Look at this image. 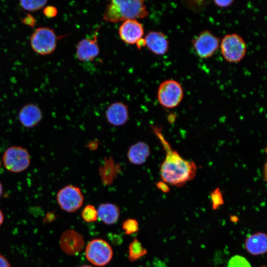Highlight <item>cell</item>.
<instances>
[{"label": "cell", "instance_id": "cell-15", "mask_svg": "<svg viewBox=\"0 0 267 267\" xmlns=\"http://www.w3.org/2000/svg\"><path fill=\"white\" fill-rule=\"evenodd\" d=\"M43 118L42 111L36 104L29 103L24 105L18 113L21 124L26 128H32L38 125Z\"/></svg>", "mask_w": 267, "mask_h": 267}, {"label": "cell", "instance_id": "cell-22", "mask_svg": "<svg viewBox=\"0 0 267 267\" xmlns=\"http://www.w3.org/2000/svg\"><path fill=\"white\" fill-rule=\"evenodd\" d=\"M122 228L126 234L130 235L138 230V223L134 219H128L123 222Z\"/></svg>", "mask_w": 267, "mask_h": 267}, {"label": "cell", "instance_id": "cell-17", "mask_svg": "<svg viewBox=\"0 0 267 267\" xmlns=\"http://www.w3.org/2000/svg\"><path fill=\"white\" fill-rule=\"evenodd\" d=\"M246 250L253 255L265 254L267 250V236L266 233L257 232L248 237L245 241Z\"/></svg>", "mask_w": 267, "mask_h": 267}, {"label": "cell", "instance_id": "cell-25", "mask_svg": "<svg viewBox=\"0 0 267 267\" xmlns=\"http://www.w3.org/2000/svg\"><path fill=\"white\" fill-rule=\"evenodd\" d=\"M43 13L46 17L52 18L57 15L58 10L57 7L53 5H47L43 8Z\"/></svg>", "mask_w": 267, "mask_h": 267}, {"label": "cell", "instance_id": "cell-33", "mask_svg": "<svg viewBox=\"0 0 267 267\" xmlns=\"http://www.w3.org/2000/svg\"><path fill=\"white\" fill-rule=\"evenodd\" d=\"M80 267H91L90 266H89V265H83V266H81Z\"/></svg>", "mask_w": 267, "mask_h": 267}, {"label": "cell", "instance_id": "cell-30", "mask_svg": "<svg viewBox=\"0 0 267 267\" xmlns=\"http://www.w3.org/2000/svg\"><path fill=\"white\" fill-rule=\"evenodd\" d=\"M136 45V47L138 49H141L142 47H144L145 46V41L144 39H143L142 38L140 39H139L135 44Z\"/></svg>", "mask_w": 267, "mask_h": 267}, {"label": "cell", "instance_id": "cell-6", "mask_svg": "<svg viewBox=\"0 0 267 267\" xmlns=\"http://www.w3.org/2000/svg\"><path fill=\"white\" fill-rule=\"evenodd\" d=\"M85 254L87 260L92 264L102 267L111 261L113 252L107 241L102 239H94L87 245Z\"/></svg>", "mask_w": 267, "mask_h": 267}, {"label": "cell", "instance_id": "cell-10", "mask_svg": "<svg viewBox=\"0 0 267 267\" xmlns=\"http://www.w3.org/2000/svg\"><path fill=\"white\" fill-rule=\"evenodd\" d=\"M99 27L95 31L93 37L82 39L77 44L76 56L81 61H90L96 58L99 53L97 43L98 33Z\"/></svg>", "mask_w": 267, "mask_h": 267}, {"label": "cell", "instance_id": "cell-12", "mask_svg": "<svg viewBox=\"0 0 267 267\" xmlns=\"http://www.w3.org/2000/svg\"><path fill=\"white\" fill-rule=\"evenodd\" d=\"M144 34V29L141 23L136 19L124 21L119 28L121 39L126 44H134Z\"/></svg>", "mask_w": 267, "mask_h": 267}, {"label": "cell", "instance_id": "cell-9", "mask_svg": "<svg viewBox=\"0 0 267 267\" xmlns=\"http://www.w3.org/2000/svg\"><path fill=\"white\" fill-rule=\"evenodd\" d=\"M219 38L210 31H202L192 41V46L197 54L201 58L212 56L218 50L220 44Z\"/></svg>", "mask_w": 267, "mask_h": 267}, {"label": "cell", "instance_id": "cell-14", "mask_svg": "<svg viewBox=\"0 0 267 267\" xmlns=\"http://www.w3.org/2000/svg\"><path fill=\"white\" fill-rule=\"evenodd\" d=\"M145 46L152 53L162 55L169 50V43L166 36L160 31H149L144 38Z\"/></svg>", "mask_w": 267, "mask_h": 267}, {"label": "cell", "instance_id": "cell-35", "mask_svg": "<svg viewBox=\"0 0 267 267\" xmlns=\"http://www.w3.org/2000/svg\"></svg>", "mask_w": 267, "mask_h": 267}, {"label": "cell", "instance_id": "cell-8", "mask_svg": "<svg viewBox=\"0 0 267 267\" xmlns=\"http://www.w3.org/2000/svg\"><path fill=\"white\" fill-rule=\"evenodd\" d=\"M56 199L61 209L69 213H73L82 206L84 197L79 187L69 184L58 191Z\"/></svg>", "mask_w": 267, "mask_h": 267}, {"label": "cell", "instance_id": "cell-19", "mask_svg": "<svg viewBox=\"0 0 267 267\" xmlns=\"http://www.w3.org/2000/svg\"><path fill=\"white\" fill-rule=\"evenodd\" d=\"M147 253L146 249L143 247L141 243L135 237L129 246V260L131 262H134L146 255Z\"/></svg>", "mask_w": 267, "mask_h": 267}, {"label": "cell", "instance_id": "cell-26", "mask_svg": "<svg viewBox=\"0 0 267 267\" xmlns=\"http://www.w3.org/2000/svg\"><path fill=\"white\" fill-rule=\"evenodd\" d=\"M21 20L23 24L31 27H34L36 24V19L30 13H26V15Z\"/></svg>", "mask_w": 267, "mask_h": 267}, {"label": "cell", "instance_id": "cell-3", "mask_svg": "<svg viewBox=\"0 0 267 267\" xmlns=\"http://www.w3.org/2000/svg\"><path fill=\"white\" fill-rule=\"evenodd\" d=\"M58 37L52 28L39 27L31 34L30 42L33 50L41 55L51 54L55 50Z\"/></svg>", "mask_w": 267, "mask_h": 267}, {"label": "cell", "instance_id": "cell-31", "mask_svg": "<svg viewBox=\"0 0 267 267\" xmlns=\"http://www.w3.org/2000/svg\"><path fill=\"white\" fill-rule=\"evenodd\" d=\"M4 220V216L1 210L0 209V226Z\"/></svg>", "mask_w": 267, "mask_h": 267}, {"label": "cell", "instance_id": "cell-11", "mask_svg": "<svg viewBox=\"0 0 267 267\" xmlns=\"http://www.w3.org/2000/svg\"><path fill=\"white\" fill-rule=\"evenodd\" d=\"M61 250L69 255H76L84 248L85 240L83 236L73 229L64 232L60 239Z\"/></svg>", "mask_w": 267, "mask_h": 267}, {"label": "cell", "instance_id": "cell-13", "mask_svg": "<svg viewBox=\"0 0 267 267\" xmlns=\"http://www.w3.org/2000/svg\"><path fill=\"white\" fill-rule=\"evenodd\" d=\"M128 106L122 102L111 103L105 111V118L109 124L119 127L125 125L129 119Z\"/></svg>", "mask_w": 267, "mask_h": 267}, {"label": "cell", "instance_id": "cell-21", "mask_svg": "<svg viewBox=\"0 0 267 267\" xmlns=\"http://www.w3.org/2000/svg\"><path fill=\"white\" fill-rule=\"evenodd\" d=\"M82 217L86 222H92L97 219V212L95 208L91 205H88L82 211Z\"/></svg>", "mask_w": 267, "mask_h": 267}, {"label": "cell", "instance_id": "cell-23", "mask_svg": "<svg viewBox=\"0 0 267 267\" xmlns=\"http://www.w3.org/2000/svg\"><path fill=\"white\" fill-rule=\"evenodd\" d=\"M228 267H251L245 258L240 256H235L231 258Z\"/></svg>", "mask_w": 267, "mask_h": 267}, {"label": "cell", "instance_id": "cell-24", "mask_svg": "<svg viewBox=\"0 0 267 267\" xmlns=\"http://www.w3.org/2000/svg\"><path fill=\"white\" fill-rule=\"evenodd\" d=\"M212 202V208L214 210L218 209L223 204L222 194L219 189H216L211 194Z\"/></svg>", "mask_w": 267, "mask_h": 267}, {"label": "cell", "instance_id": "cell-16", "mask_svg": "<svg viewBox=\"0 0 267 267\" xmlns=\"http://www.w3.org/2000/svg\"><path fill=\"white\" fill-rule=\"evenodd\" d=\"M150 155V147L148 144L143 141H138L131 145L127 154L130 163L135 165L145 163Z\"/></svg>", "mask_w": 267, "mask_h": 267}, {"label": "cell", "instance_id": "cell-4", "mask_svg": "<svg viewBox=\"0 0 267 267\" xmlns=\"http://www.w3.org/2000/svg\"><path fill=\"white\" fill-rule=\"evenodd\" d=\"M220 45L222 54L227 62H239L246 55V43L244 39L237 34L225 35L220 42Z\"/></svg>", "mask_w": 267, "mask_h": 267}, {"label": "cell", "instance_id": "cell-7", "mask_svg": "<svg viewBox=\"0 0 267 267\" xmlns=\"http://www.w3.org/2000/svg\"><path fill=\"white\" fill-rule=\"evenodd\" d=\"M3 163L8 171L13 173H19L25 170L30 164V156L25 148L20 146H11L4 152Z\"/></svg>", "mask_w": 267, "mask_h": 267}, {"label": "cell", "instance_id": "cell-34", "mask_svg": "<svg viewBox=\"0 0 267 267\" xmlns=\"http://www.w3.org/2000/svg\"><path fill=\"white\" fill-rule=\"evenodd\" d=\"M266 267L265 266H263V267Z\"/></svg>", "mask_w": 267, "mask_h": 267}, {"label": "cell", "instance_id": "cell-28", "mask_svg": "<svg viewBox=\"0 0 267 267\" xmlns=\"http://www.w3.org/2000/svg\"><path fill=\"white\" fill-rule=\"evenodd\" d=\"M0 267H11L8 261L1 255H0Z\"/></svg>", "mask_w": 267, "mask_h": 267}, {"label": "cell", "instance_id": "cell-18", "mask_svg": "<svg viewBox=\"0 0 267 267\" xmlns=\"http://www.w3.org/2000/svg\"><path fill=\"white\" fill-rule=\"evenodd\" d=\"M97 212V218L108 225L115 223L120 216L119 207L110 203L101 204L98 206Z\"/></svg>", "mask_w": 267, "mask_h": 267}, {"label": "cell", "instance_id": "cell-27", "mask_svg": "<svg viewBox=\"0 0 267 267\" xmlns=\"http://www.w3.org/2000/svg\"><path fill=\"white\" fill-rule=\"evenodd\" d=\"M233 0H214V2L215 5L220 7H226L230 6Z\"/></svg>", "mask_w": 267, "mask_h": 267}, {"label": "cell", "instance_id": "cell-5", "mask_svg": "<svg viewBox=\"0 0 267 267\" xmlns=\"http://www.w3.org/2000/svg\"><path fill=\"white\" fill-rule=\"evenodd\" d=\"M183 90L181 84L174 80H167L161 83L157 91L159 103L165 108H174L181 102Z\"/></svg>", "mask_w": 267, "mask_h": 267}, {"label": "cell", "instance_id": "cell-1", "mask_svg": "<svg viewBox=\"0 0 267 267\" xmlns=\"http://www.w3.org/2000/svg\"><path fill=\"white\" fill-rule=\"evenodd\" d=\"M152 129L166 153L160 169L162 181L171 185L180 187L192 180L197 172L195 163L183 159L177 151L173 150L159 128L152 126Z\"/></svg>", "mask_w": 267, "mask_h": 267}, {"label": "cell", "instance_id": "cell-20", "mask_svg": "<svg viewBox=\"0 0 267 267\" xmlns=\"http://www.w3.org/2000/svg\"><path fill=\"white\" fill-rule=\"evenodd\" d=\"M47 2L46 0H20L19 4L25 11L35 12L43 8Z\"/></svg>", "mask_w": 267, "mask_h": 267}, {"label": "cell", "instance_id": "cell-29", "mask_svg": "<svg viewBox=\"0 0 267 267\" xmlns=\"http://www.w3.org/2000/svg\"><path fill=\"white\" fill-rule=\"evenodd\" d=\"M157 187L164 192H167L169 190V187L167 184L163 181L158 182L157 184Z\"/></svg>", "mask_w": 267, "mask_h": 267}, {"label": "cell", "instance_id": "cell-2", "mask_svg": "<svg viewBox=\"0 0 267 267\" xmlns=\"http://www.w3.org/2000/svg\"><path fill=\"white\" fill-rule=\"evenodd\" d=\"M148 12L142 0H113L106 6L103 15L104 21L117 23L130 19L143 18Z\"/></svg>", "mask_w": 267, "mask_h": 267}, {"label": "cell", "instance_id": "cell-32", "mask_svg": "<svg viewBox=\"0 0 267 267\" xmlns=\"http://www.w3.org/2000/svg\"><path fill=\"white\" fill-rule=\"evenodd\" d=\"M2 193V186L1 183L0 182V197L1 196Z\"/></svg>", "mask_w": 267, "mask_h": 267}]
</instances>
